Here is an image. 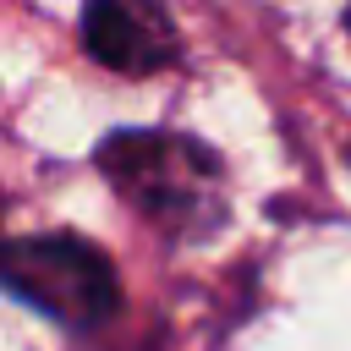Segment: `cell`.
Segmentation results:
<instances>
[{
    "instance_id": "1",
    "label": "cell",
    "mask_w": 351,
    "mask_h": 351,
    "mask_svg": "<svg viewBox=\"0 0 351 351\" xmlns=\"http://www.w3.org/2000/svg\"><path fill=\"white\" fill-rule=\"evenodd\" d=\"M93 165L110 181V192L143 225H154L165 241H181V247L208 241L230 214L225 159L192 132L121 126V132L99 137Z\"/></svg>"
},
{
    "instance_id": "2",
    "label": "cell",
    "mask_w": 351,
    "mask_h": 351,
    "mask_svg": "<svg viewBox=\"0 0 351 351\" xmlns=\"http://www.w3.org/2000/svg\"><path fill=\"white\" fill-rule=\"evenodd\" d=\"M0 291L71 335L110 324L121 307V274L110 252L77 230L0 236Z\"/></svg>"
},
{
    "instance_id": "3",
    "label": "cell",
    "mask_w": 351,
    "mask_h": 351,
    "mask_svg": "<svg viewBox=\"0 0 351 351\" xmlns=\"http://www.w3.org/2000/svg\"><path fill=\"white\" fill-rule=\"evenodd\" d=\"M82 49L115 77H154L181 60V27L170 0H82Z\"/></svg>"
}]
</instances>
